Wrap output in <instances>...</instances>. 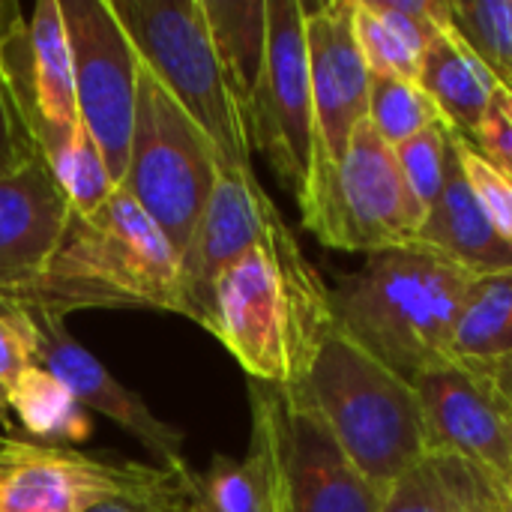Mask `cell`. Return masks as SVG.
<instances>
[{
  "label": "cell",
  "instance_id": "6da1fadb",
  "mask_svg": "<svg viewBox=\"0 0 512 512\" xmlns=\"http://www.w3.org/2000/svg\"><path fill=\"white\" fill-rule=\"evenodd\" d=\"M330 324V288L276 210L264 237L216 276L204 330L255 384L294 387Z\"/></svg>",
  "mask_w": 512,
  "mask_h": 512
},
{
  "label": "cell",
  "instance_id": "7a4b0ae2",
  "mask_svg": "<svg viewBox=\"0 0 512 512\" xmlns=\"http://www.w3.org/2000/svg\"><path fill=\"white\" fill-rule=\"evenodd\" d=\"M477 276L423 246H393L366 255L357 273L330 288L333 321L405 381L456 360L453 339Z\"/></svg>",
  "mask_w": 512,
  "mask_h": 512
},
{
  "label": "cell",
  "instance_id": "3957f363",
  "mask_svg": "<svg viewBox=\"0 0 512 512\" xmlns=\"http://www.w3.org/2000/svg\"><path fill=\"white\" fill-rule=\"evenodd\" d=\"M12 303L54 318L84 309H159L180 315V252L117 189L99 210L69 216L48 267Z\"/></svg>",
  "mask_w": 512,
  "mask_h": 512
},
{
  "label": "cell",
  "instance_id": "277c9868",
  "mask_svg": "<svg viewBox=\"0 0 512 512\" xmlns=\"http://www.w3.org/2000/svg\"><path fill=\"white\" fill-rule=\"evenodd\" d=\"M294 390L330 429L360 474L381 489L435 450L420 393L336 321L321 336Z\"/></svg>",
  "mask_w": 512,
  "mask_h": 512
},
{
  "label": "cell",
  "instance_id": "5b68a950",
  "mask_svg": "<svg viewBox=\"0 0 512 512\" xmlns=\"http://www.w3.org/2000/svg\"><path fill=\"white\" fill-rule=\"evenodd\" d=\"M141 66L213 141L231 171H252V144L222 75L201 0H111Z\"/></svg>",
  "mask_w": 512,
  "mask_h": 512
},
{
  "label": "cell",
  "instance_id": "8992f818",
  "mask_svg": "<svg viewBox=\"0 0 512 512\" xmlns=\"http://www.w3.org/2000/svg\"><path fill=\"white\" fill-rule=\"evenodd\" d=\"M222 168L213 141L138 60L129 156L117 189L165 231L177 252H183Z\"/></svg>",
  "mask_w": 512,
  "mask_h": 512
},
{
  "label": "cell",
  "instance_id": "52a82bcc",
  "mask_svg": "<svg viewBox=\"0 0 512 512\" xmlns=\"http://www.w3.org/2000/svg\"><path fill=\"white\" fill-rule=\"evenodd\" d=\"M249 396V450L261 459L273 512H381L384 492L294 390L252 381Z\"/></svg>",
  "mask_w": 512,
  "mask_h": 512
},
{
  "label": "cell",
  "instance_id": "ba28073f",
  "mask_svg": "<svg viewBox=\"0 0 512 512\" xmlns=\"http://www.w3.org/2000/svg\"><path fill=\"white\" fill-rule=\"evenodd\" d=\"M303 228L339 252H381L417 243L426 210L411 195L393 147L366 117L345 156L297 204Z\"/></svg>",
  "mask_w": 512,
  "mask_h": 512
},
{
  "label": "cell",
  "instance_id": "9c48e42d",
  "mask_svg": "<svg viewBox=\"0 0 512 512\" xmlns=\"http://www.w3.org/2000/svg\"><path fill=\"white\" fill-rule=\"evenodd\" d=\"M249 144L267 156L300 204L318 165L306 3L300 0H267V60L249 111Z\"/></svg>",
  "mask_w": 512,
  "mask_h": 512
},
{
  "label": "cell",
  "instance_id": "30bf717a",
  "mask_svg": "<svg viewBox=\"0 0 512 512\" xmlns=\"http://www.w3.org/2000/svg\"><path fill=\"white\" fill-rule=\"evenodd\" d=\"M72 51L78 120L96 141L120 186L138 90V54L111 0H60Z\"/></svg>",
  "mask_w": 512,
  "mask_h": 512
},
{
  "label": "cell",
  "instance_id": "8fae6325",
  "mask_svg": "<svg viewBox=\"0 0 512 512\" xmlns=\"http://www.w3.org/2000/svg\"><path fill=\"white\" fill-rule=\"evenodd\" d=\"M24 309V306H21ZM30 342H33V360L51 372L72 396L75 402L93 417H105L114 426H120L129 438H135L150 456L153 465L165 471H189L186 462V435L171 426L168 420L156 417L153 408L126 384H120L66 327V318L39 315L24 309Z\"/></svg>",
  "mask_w": 512,
  "mask_h": 512
},
{
  "label": "cell",
  "instance_id": "7c38bea8",
  "mask_svg": "<svg viewBox=\"0 0 512 512\" xmlns=\"http://www.w3.org/2000/svg\"><path fill=\"white\" fill-rule=\"evenodd\" d=\"M306 51L318 132L315 183L345 156L354 129L369 117V66L354 36V0L306 3Z\"/></svg>",
  "mask_w": 512,
  "mask_h": 512
},
{
  "label": "cell",
  "instance_id": "4fadbf2b",
  "mask_svg": "<svg viewBox=\"0 0 512 512\" xmlns=\"http://www.w3.org/2000/svg\"><path fill=\"white\" fill-rule=\"evenodd\" d=\"M435 450L456 453L507 489L512 483V417L477 363L450 360L414 381Z\"/></svg>",
  "mask_w": 512,
  "mask_h": 512
},
{
  "label": "cell",
  "instance_id": "5bb4252c",
  "mask_svg": "<svg viewBox=\"0 0 512 512\" xmlns=\"http://www.w3.org/2000/svg\"><path fill=\"white\" fill-rule=\"evenodd\" d=\"M279 207L270 201L255 171L222 168L219 183L198 219V228L180 252V315L207 324L216 276L252 249Z\"/></svg>",
  "mask_w": 512,
  "mask_h": 512
},
{
  "label": "cell",
  "instance_id": "9a60e30c",
  "mask_svg": "<svg viewBox=\"0 0 512 512\" xmlns=\"http://www.w3.org/2000/svg\"><path fill=\"white\" fill-rule=\"evenodd\" d=\"M69 204L45 156L0 177V300H18L48 267L66 225Z\"/></svg>",
  "mask_w": 512,
  "mask_h": 512
},
{
  "label": "cell",
  "instance_id": "2e32d148",
  "mask_svg": "<svg viewBox=\"0 0 512 512\" xmlns=\"http://www.w3.org/2000/svg\"><path fill=\"white\" fill-rule=\"evenodd\" d=\"M129 462H102L72 447H42L27 438L0 459V512H87L117 489Z\"/></svg>",
  "mask_w": 512,
  "mask_h": 512
},
{
  "label": "cell",
  "instance_id": "e0dca14e",
  "mask_svg": "<svg viewBox=\"0 0 512 512\" xmlns=\"http://www.w3.org/2000/svg\"><path fill=\"white\" fill-rule=\"evenodd\" d=\"M24 87L30 105L33 138L48 159L66 144L78 120L72 51L63 24L60 0H39L27 18V57H24Z\"/></svg>",
  "mask_w": 512,
  "mask_h": 512
},
{
  "label": "cell",
  "instance_id": "ac0fdd59",
  "mask_svg": "<svg viewBox=\"0 0 512 512\" xmlns=\"http://www.w3.org/2000/svg\"><path fill=\"white\" fill-rule=\"evenodd\" d=\"M450 18V0H354V36L369 75L420 81L423 54Z\"/></svg>",
  "mask_w": 512,
  "mask_h": 512
},
{
  "label": "cell",
  "instance_id": "d6986e66",
  "mask_svg": "<svg viewBox=\"0 0 512 512\" xmlns=\"http://www.w3.org/2000/svg\"><path fill=\"white\" fill-rule=\"evenodd\" d=\"M417 243L447 255L450 261L462 264L474 276L512 273V246L495 231V225L483 213L459 165V153L444 183V192L426 210Z\"/></svg>",
  "mask_w": 512,
  "mask_h": 512
},
{
  "label": "cell",
  "instance_id": "ffe728a7",
  "mask_svg": "<svg viewBox=\"0 0 512 512\" xmlns=\"http://www.w3.org/2000/svg\"><path fill=\"white\" fill-rule=\"evenodd\" d=\"M510 489L468 459L432 450L384 495L381 512H501Z\"/></svg>",
  "mask_w": 512,
  "mask_h": 512
},
{
  "label": "cell",
  "instance_id": "44dd1931",
  "mask_svg": "<svg viewBox=\"0 0 512 512\" xmlns=\"http://www.w3.org/2000/svg\"><path fill=\"white\" fill-rule=\"evenodd\" d=\"M420 84L438 105L444 123L468 141L477 135L501 87L495 75L477 60V54L456 33L450 18L435 30L423 54Z\"/></svg>",
  "mask_w": 512,
  "mask_h": 512
},
{
  "label": "cell",
  "instance_id": "7402d4cb",
  "mask_svg": "<svg viewBox=\"0 0 512 512\" xmlns=\"http://www.w3.org/2000/svg\"><path fill=\"white\" fill-rule=\"evenodd\" d=\"M207 30L249 132V111L267 60V0H201Z\"/></svg>",
  "mask_w": 512,
  "mask_h": 512
},
{
  "label": "cell",
  "instance_id": "603a6c76",
  "mask_svg": "<svg viewBox=\"0 0 512 512\" xmlns=\"http://www.w3.org/2000/svg\"><path fill=\"white\" fill-rule=\"evenodd\" d=\"M9 414L24 429L27 441L42 447H75L90 438L93 420L75 396L39 363L27 366L6 390Z\"/></svg>",
  "mask_w": 512,
  "mask_h": 512
},
{
  "label": "cell",
  "instance_id": "cb8c5ba5",
  "mask_svg": "<svg viewBox=\"0 0 512 512\" xmlns=\"http://www.w3.org/2000/svg\"><path fill=\"white\" fill-rule=\"evenodd\" d=\"M453 357L480 366L512 357V273L477 276L459 315Z\"/></svg>",
  "mask_w": 512,
  "mask_h": 512
},
{
  "label": "cell",
  "instance_id": "d4e9b609",
  "mask_svg": "<svg viewBox=\"0 0 512 512\" xmlns=\"http://www.w3.org/2000/svg\"><path fill=\"white\" fill-rule=\"evenodd\" d=\"M198 501V471H165L159 465L129 462L117 489L102 495L87 512H192Z\"/></svg>",
  "mask_w": 512,
  "mask_h": 512
},
{
  "label": "cell",
  "instance_id": "484cf974",
  "mask_svg": "<svg viewBox=\"0 0 512 512\" xmlns=\"http://www.w3.org/2000/svg\"><path fill=\"white\" fill-rule=\"evenodd\" d=\"M45 162L51 165V174L75 216L99 210L117 192V180L111 177L105 156L99 153L84 123H78L66 144L57 147Z\"/></svg>",
  "mask_w": 512,
  "mask_h": 512
},
{
  "label": "cell",
  "instance_id": "4316f807",
  "mask_svg": "<svg viewBox=\"0 0 512 512\" xmlns=\"http://www.w3.org/2000/svg\"><path fill=\"white\" fill-rule=\"evenodd\" d=\"M450 21L501 87H512V0H450Z\"/></svg>",
  "mask_w": 512,
  "mask_h": 512
},
{
  "label": "cell",
  "instance_id": "83f0119b",
  "mask_svg": "<svg viewBox=\"0 0 512 512\" xmlns=\"http://www.w3.org/2000/svg\"><path fill=\"white\" fill-rule=\"evenodd\" d=\"M369 120L390 147H399L444 117L420 81L369 75Z\"/></svg>",
  "mask_w": 512,
  "mask_h": 512
},
{
  "label": "cell",
  "instance_id": "f1b7e54d",
  "mask_svg": "<svg viewBox=\"0 0 512 512\" xmlns=\"http://www.w3.org/2000/svg\"><path fill=\"white\" fill-rule=\"evenodd\" d=\"M393 156L402 168L411 195L423 210H429L444 192V183L456 162V132L444 120H438L417 132L414 138L393 147Z\"/></svg>",
  "mask_w": 512,
  "mask_h": 512
},
{
  "label": "cell",
  "instance_id": "f546056e",
  "mask_svg": "<svg viewBox=\"0 0 512 512\" xmlns=\"http://www.w3.org/2000/svg\"><path fill=\"white\" fill-rule=\"evenodd\" d=\"M456 153H459V165L483 207V213L489 216V222L495 225V231L512 246V180L510 174L492 162L489 156H483L468 138H462L456 132Z\"/></svg>",
  "mask_w": 512,
  "mask_h": 512
},
{
  "label": "cell",
  "instance_id": "4dcf8cb0",
  "mask_svg": "<svg viewBox=\"0 0 512 512\" xmlns=\"http://www.w3.org/2000/svg\"><path fill=\"white\" fill-rule=\"evenodd\" d=\"M33 156H42V150L30 132L18 87L0 57V177L21 168Z\"/></svg>",
  "mask_w": 512,
  "mask_h": 512
},
{
  "label": "cell",
  "instance_id": "1f68e13d",
  "mask_svg": "<svg viewBox=\"0 0 512 512\" xmlns=\"http://www.w3.org/2000/svg\"><path fill=\"white\" fill-rule=\"evenodd\" d=\"M33 342L24 309L12 300H0V381L9 390L15 378L33 366Z\"/></svg>",
  "mask_w": 512,
  "mask_h": 512
},
{
  "label": "cell",
  "instance_id": "d6a6232c",
  "mask_svg": "<svg viewBox=\"0 0 512 512\" xmlns=\"http://www.w3.org/2000/svg\"><path fill=\"white\" fill-rule=\"evenodd\" d=\"M477 366H480V363H477ZM483 372L489 375L492 387L498 390V396L504 399V405H507V411H510L512 417V357H504V360H498V363H486Z\"/></svg>",
  "mask_w": 512,
  "mask_h": 512
},
{
  "label": "cell",
  "instance_id": "836d02e7",
  "mask_svg": "<svg viewBox=\"0 0 512 512\" xmlns=\"http://www.w3.org/2000/svg\"><path fill=\"white\" fill-rule=\"evenodd\" d=\"M498 105L504 108V114L510 117V123H512V87H498Z\"/></svg>",
  "mask_w": 512,
  "mask_h": 512
},
{
  "label": "cell",
  "instance_id": "e575fe53",
  "mask_svg": "<svg viewBox=\"0 0 512 512\" xmlns=\"http://www.w3.org/2000/svg\"><path fill=\"white\" fill-rule=\"evenodd\" d=\"M18 441H21V438H15V435H6V432H0V456L12 453V450L18 447Z\"/></svg>",
  "mask_w": 512,
  "mask_h": 512
},
{
  "label": "cell",
  "instance_id": "d590c367",
  "mask_svg": "<svg viewBox=\"0 0 512 512\" xmlns=\"http://www.w3.org/2000/svg\"><path fill=\"white\" fill-rule=\"evenodd\" d=\"M501 512H512V498L507 501V504H504V510H501Z\"/></svg>",
  "mask_w": 512,
  "mask_h": 512
},
{
  "label": "cell",
  "instance_id": "8d00e7d4",
  "mask_svg": "<svg viewBox=\"0 0 512 512\" xmlns=\"http://www.w3.org/2000/svg\"><path fill=\"white\" fill-rule=\"evenodd\" d=\"M504 171H507V174H510V180H512V165H507V168H504Z\"/></svg>",
  "mask_w": 512,
  "mask_h": 512
},
{
  "label": "cell",
  "instance_id": "74e56055",
  "mask_svg": "<svg viewBox=\"0 0 512 512\" xmlns=\"http://www.w3.org/2000/svg\"><path fill=\"white\" fill-rule=\"evenodd\" d=\"M510 498H512V483H510Z\"/></svg>",
  "mask_w": 512,
  "mask_h": 512
},
{
  "label": "cell",
  "instance_id": "f35d334b",
  "mask_svg": "<svg viewBox=\"0 0 512 512\" xmlns=\"http://www.w3.org/2000/svg\"><path fill=\"white\" fill-rule=\"evenodd\" d=\"M0 459H3V456H0Z\"/></svg>",
  "mask_w": 512,
  "mask_h": 512
}]
</instances>
